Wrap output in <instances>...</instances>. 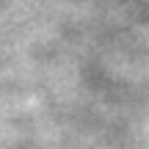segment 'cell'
<instances>
[]
</instances>
